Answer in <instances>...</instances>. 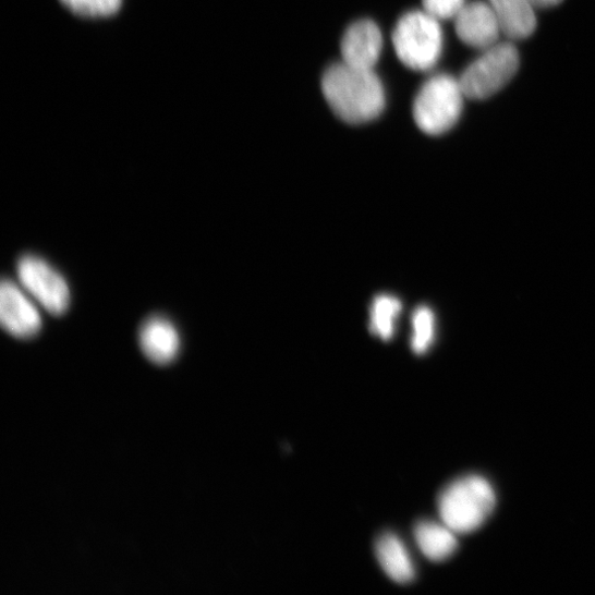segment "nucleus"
<instances>
[{
    "mask_svg": "<svg viewBox=\"0 0 595 595\" xmlns=\"http://www.w3.org/2000/svg\"><path fill=\"white\" fill-rule=\"evenodd\" d=\"M321 87L333 113L348 124L374 121L385 109L384 86L373 70L344 62L332 64L323 76Z\"/></svg>",
    "mask_w": 595,
    "mask_h": 595,
    "instance_id": "obj_1",
    "label": "nucleus"
},
{
    "mask_svg": "<svg viewBox=\"0 0 595 595\" xmlns=\"http://www.w3.org/2000/svg\"><path fill=\"white\" fill-rule=\"evenodd\" d=\"M496 495L489 482L479 475L463 476L449 484L438 499L444 524L457 534L478 530L495 509Z\"/></svg>",
    "mask_w": 595,
    "mask_h": 595,
    "instance_id": "obj_2",
    "label": "nucleus"
},
{
    "mask_svg": "<svg viewBox=\"0 0 595 595\" xmlns=\"http://www.w3.org/2000/svg\"><path fill=\"white\" fill-rule=\"evenodd\" d=\"M464 98L459 80L446 74L429 78L415 98L417 126L432 136L449 132L461 117Z\"/></svg>",
    "mask_w": 595,
    "mask_h": 595,
    "instance_id": "obj_3",
    "label": "nucleus"
},
{
    "mask_svg": "<svg viewBox=\"0 0 595 595\" xmlns=\"http://www.w3.org/2000/svg\"><path fill=\"white\" fill-rule=\"evenodd\" d=\"M440 22L426 12L405 14L392 33L396 54L410 69L427 71L436 65L444 47Z\"/></svg>",
    "mask_w": 595,
    "mask_h": 595,
    "instance_id": "obj_4",
    "label": "nucleus"
},
{
    "mask_svg": "<svg viewBox=\"0 0 595 595\" xmlns=\"http://www.w3.org/2000/svg\"><path fill=\"white\" fill-rule=\"evenodd\" d=\"M520 54L511 42H498L484 50L459 78L466 98L484 99L501 90L518 73Z\"/></svg>",
    "mask_w": 595,
    "mask_h": 595,
    "instance_id": "obj_5",
    "label": "nucleus"
},
{
    "mask_svg": "<svg viewBox=\"0 0 595 595\" xmlns=\"http://www.w3.org/2000/svg\"><path fill=\"white\" fill-rule=\"evenodd\" d=\"M22 287L50 315H64L71 303V291L64 277L45 259L24 255L17 263Z\"/></svg>",
    "mask_w": 595,
    "mask_h": 595,
    "instance_id": "obj_6",
    "label": "nucleus"
},
{
    "mask_svg": "<svg viewBox=\"0 0 595 595\" xmlns=\"http://www.w3.org/2000/svg\"><path fill=\"white\" fill-rule=\"evenodd\" d=\"M0 323L16 339L29 340L42 329V318L24 290L11 279L0 286Z\"/></svg>",
    "mask_w": 595,
    "mask_h": 595,
    "instance_id": "obj_7",
    "label": "nucleus"
},
{
    "mask_svg": "<svg viewBox=\"0 0 595 595\" xmlns=\"http://www.w3.org/2000/svg\"><path fill=\"white\" fill-rule=\"evenodd\" d=\"M456 33L469 47L486 50L499 42L502 34L498 19L485 2L465 4L454 20Z\"/></svg>",
    "mask_w": 595,
    "mask_h": 595,
    "instance_id": "obj_8",
    "label": "nucleus"
},
{
    "mask_svg": "<svg viewBox=\"0 0 595 595\" xmlns=\"http://www.w3.org/2000/svg\"><path fill=\"white\" fill-rule=\"evenodd\" d=\"M382 49L378 26L368 20L352 24L341 41L342 62L359 69L373 70Z\"/></svg>",
    "mask_w": 595,
    "mask_h": 595,
    "instance_id": "obj_9",
    "label": "nucleus"
},
{
    "mask_svg": "<svg viewBox=\"0 0 595 595\" xmlns=\"http://www.w3.org/2000/svg\"><path fill=\"white\" fill-rule=\"evenodd\" d=\"M139 344L148 360L157 365H167L179 353L180 336L168 318L153 316L142 325Z\"/></svg>",
    "mask_w": 595,
    "mask_h": 595,
    "instance_id": "obj_10",
    "label": "nucleus"
},
{
    "mask_svg": "<svg viewBox=\"0 0 595 595\" xmlns=\"http://www.w3.org/2000/svg\"><path fill=\"white\" fill-rule=\"evenodd\" d=\"M501 32L511 40L531 37L537 27L535 7L530 0H487Z\"/></svg>",
    "mask_w": 595,
    "mask_h": 595,
    "instance_id": "obj_11",
    "label": "nucleus"
},
{
    "mask_svg": "<svg viewBox=\"0 0 595 595\" xmlns=\"http://www.w3.org/2000/svg\"><path fill=\"white\" fill-rule=\"evenodd\" d=\"M375 554L385 573L396 583L409 584L415 580L412 557L399 537L382 535L376 543Z\"/></svg>",
    "mask_w": 595,
    "mask_h": 595,
    "instance_id": "obj_12",
    "label": "nucleus"
},
{
    "mask_svg": "<svg viewBox=\"0 0 595 595\" xmlns=\"http://www.w3.org/2000/svg\"><path fill=\"white\" fill-rule=\"evenodd\" d=\"M457 533L446 524L424 521L415 529V538L421 551L432 561L449 559L458 549Z\"/></svg>",
    "mask_w": 595,
    "mask_h": 595,
    "instance_id": "obj_13",
    "label": "nucleus"
},
{
    "mask_svg": "<svg viewBox=\"0 0 595 595\" xmlns=\"http://www.w3.org/2000/svg\"><path fill=\"white\" fill-rule=\"evenodd\" d=\"M403 305L399 298L380 294L375 298L371 307L369 331L382 341H389L394 333L397 318Z\"/></svg>",
    "mask_w": 595,
    "mask_h": 595,
    "instance_id": "obj_14",
    "label": "nucleus"
},
{
    "mask_svg": "<svg viewBox=\"0 0 595 595\" xmlns=\"http://www.w3.org/2000/svg\"><path fill=\"white\" fill-rule=\"evenodd\" d=\"M412 349L418 354H425L435 341L436 318L433 311L426 306L418 307L412 319Z\"/></svg>",
    "mask_w": 595,
    "mask_h": 595,
    "instance_id": "obj_15",
    "label": "nucleus"
},
{
    "mask_svg": "<svg viewBox=\"0 0 595 595\" xmlns=\"http://www.w3.org/2000/svg\"><path fill=\"white\" fill-rule=\"evenodd\" d=\"M74 13L88 17H102L116 14L123 0H61Z\"/></svg>",
    "mask_w": 595,
    "mask_h": 595,
    "instance_id": "obj_16",
    "label": "nucleus"
},
{
    "mask_svg": "<svg viewBox=\"0 0 595 595\" xmlns=\"http://www.w3.org/2000/svg\"><path fill=\"white\" fill-rule=\"evenodd\" d=\"M424 12L437 21L456 20L465 7V0H423Z\"/></svg>",
    "mask_w": 595,
    "mask_h": 595,
    "instance_id": "obj_17",
    "label": "nucleus"
},
{
    "mask_svg": "<svg viewBox=\"0 0 595 595\" xmlns=\"http://www.w3.org/2000/svg\"><path fill=\"white\" fill-rule=\"evenodd\" d=\"M535 9H549L559 5L562 0H530Z\"/></svg>",
    "mask_w": 595,
    "mask_h": 595,
    "instance_id": "obj_18",
    "label": "nucleus"
}]
</instances>
